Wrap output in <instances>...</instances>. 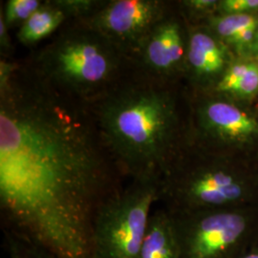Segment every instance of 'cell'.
<instances>
[{
  "label": "cell",
  "mask_w": 258,
  "mask_h": 258,
  "mask_svg": "<svg viewBox=\"0 0 258 258\" xmlns=\"http://www.w3.org/2000/svg\"><path fill=\"white\" fill-rule=\"evenodd\" d=\"M124 179L89 106L18 59L0 87L2 229L58 258H92L96 213Z\"/></svg>",
  "instance_id": "6da1fadb"
},
{
  "label": "cell",
  "mask_w": 258,
  "mask_h": 258,
  "mask_svg": "<svg viewBox=\"0 0 258 258\" xmlns=\"http://www.w3.org/2000/svg\"><path fill=\"white\" fill-rule=\"evenodd\" d=\"M182 83L135 69L88 105L125 179L161 182L188 147L189 97Z\"/></svg>",
  "instance_id": "7a4b0ae2"
},
{
  "label": "cell",
  "mask_w": 258,
  "mask_h": 258,
  "mask_svg": "<svg viewBox=\"0 0 258 258\" xmlns=\"http://www.w3.org/2000/svg\"><path fill=\"white\" fill-rule=\"evenodd\" d=\"M25 58L57 91L87 105L135 70L131 57L83 20L68 21Z\"/></svg>",
  "instance_id": "3957f363"
},
{
  "label": "cell",
  "mask_w": 258,
  "mask_h": 258,
  "mask_svg": "<svg viewBox=\"0 0 258 258\" xmlns=\"http://www.w3.org/2000/svg\"><path fill=\"white\" fill-rule=\"evenodd\" d=\"M159 203L173 214L258 206V163L188 145L161 180Z\"/></svg>",
  "instance_id": "277c9868"
},
{
  "label": "cell",
  "mask_w": 258,
  "mask_h": 258,
  "mask_svg": "<svg viewBox=\"0 0 258 258\" xmlns=\"http://www.w3.org/2000/svg\"><path fill=\"white\" fill-rule=\"evenodd\" d=\"M160 182L129 180L101 205L94 218L92 258H139Z\"/></svg>",
  "instance_id": "5b68a950"
},
{
  "label": "cell",
  "mask_w": 258,
  "mask_h": 258,
  "mask_svg": "<svg viewBox=\"0 0 258 258\" xmlns=\"http://www.w3.org/2000/svg\"><path fill=\"white\" fill-rule=\"evenodd\" d=\"M188 143L205 152L255 162L258 112L212 93L189 95ZM258 163V162H255Z\"/></svg>",
  "instance_id": "8992f818"
},
{
  "label": "cell",
  "mask_w": 258,
  "mask_h": 258,
  "mask_svg": "<svg viewBox=\"0 0 258 258\" xmlns=\"http://www.w3.org/2000/svg\"><path fill=\"white\" fill-rule=\"evenodd\" d=\"M171 214L180 258H241L258 248V206Z\"/></svg>",
  "instance_id": "52a82bcc"
},
{
  "label": "cell",
  "mask_w": 258,
  "mask_h": 258,
  "mask_svg": "<svg viewBox=\"0 0 258 258\" xmlns=\"http://www.w3.org/2000/svg\"><path fill=\"white\" fill-rule=\"evenodd\" d=\"M174 2L164 0H106L88 25L133 59L149 32Z\"/></svg>",
  "instance_id": "ba28073f"
},
{
  "label": "cell",
  "mask_w": 258,
  "mask_h": 258,
  "mask_svg": "<svg viewBox=\"0 0 258 258\" xmlns=\"http://www.w3.org/2000/svg\"><path fill=\"white\" fill-rule=\"evenodd\" d=\"M187 41V23L174 2L133 57L135 69L165 82L183 83Z\"/></svg>",
  "instance_id": "9c48e42d"
},
{
  "label": "cell",
  "mask_w": 258,
  "mask_h": 258,
  "mask_svg": "<svg viewBox=\"0 0 258 258\" xmlns=\"http://www.w3.org/2000/svg\"><path fill=\"white\" fill-rule=\"evenodd\" d=\"M187 26L183 83L189 95L212 92L236 57L205 25Z\"/></svg>",
  "instance_id": "30bf717a"
},
{
  "label": "cell",
  "mask_w": 258,
  "mask_h": 258,
  "mask_svg": "<svg viewBox=\"0 0 258 258\" xmlns=\"http://www.w3.org/2000/svg\"><path fill=\"white\" fill-rule=\"evenodd\" d=\"M203 25L228 47L236 58L249 57L258 28V15H215Z\"/></svg>",
  "instance_id": "8fae6325"
},
{
  "label": "cell",
  "mask_w": 258,
  "mask_h": 258,
  "mask_svg": "<svg viewBox=\"0 0 258 258\" xmlns=\"http://www.w3.org/2000/svg\"><path fill=\"white\" fill-rule=\"evenodd\" d=\"M139 258H180L174 217L164 207L150 214Z\"/></svg>",
  "instance_id": "7c38bea8"
},
{
  "label": "cell",
  "mask_w": 258,
  "mask_h": 258,
  "mask_svg": "<svg viewBox=\"0 0 258 258\" xmlns=\"http://www.w3.org/2000/svg\"><path fill=\"white\" fill-rule=\"evenodd\" d=\"M210 93L235 102H250L258 95V60L235 58Z\"/></svg>",
  "instance_id": "4fadbf2b"
},
{
  "label": "cell",
  "mask_w": 258,
  "mask_h": 258,
  "mask_svg": "<svg viewBox=\"0 0 258 258\" xmlns=\"http://www.w3.org/2000/svg\"><path fill=\"white\" fill-rule=\"evenodd\" d=\"M70 21L64 11L54 0H44L42 5L17 31V39L21 45L35 48L48 40Z\"/></svg>",
  "instance_id": "5bb4252c"
},
{
  "label": "cell",
  "mask_w": 258,
  "mask_h": 258,
  "mask_svg": "<svg viewBox=\"0 0 258 258\" xmlns=\"http://www.w3.org/2000/svg\"><path fill=\"white\" fill-rule=\"evenodd\" d=\"M3 233L10 258H58L50 250L26 237L4 230Z\"/></svg>",
  "instance_id": "9a60e30c"
},
{
  "label": "cell",
  "mask_w": 258,
  "mask_h": 258,
  "mask_svg": "<svg viewBox=\"0 0 258 258\" xmlns=\"http://www.w3.org/2000/svg\"><path fill=\"white\" fill-rule=\"evenodd\" d=\"M44 0H7L1 4L0 14L10 30H19L37 11Z\"/></svg>",
  "instance_id": "2e32d148"
},
{
  "label": "cell",
  "mask_w": 258,
  "mask_h": 258,
  "mask_svg": "<svg viewBox=\"0 0 258 258\" xmlns=\"http://www.w3.org/2000/svg\"><path fill=\"white\" fill-rule=\"evenodd\" d=\"M178 9L189 25H203L218 14L219 0H183L177 2Z\"/></svg>",
  "instance_id": "e0dca14e"
},
{
  "label": "cell",
  "mask_w": 258,
  "mask_h": 258,
  "mask_svg": "<svg viewBox=\"0 0 258 258\" xmlns=\"http://www.w3.org/2000/svg\"><path fill=\"white\" fill-rule=\"evenodd\" d=\"M70 20L89 19L105 4L106 0H54Z\"/></svg>",
  "instance_id": "ac0fdd59"
},
{
  "label": "cell",
  "mask_w": 258,
  "mask_h": 258,
  "mask_svg": "<svg viewBox=\"0 0 258 258\" xmlns=\"http://www.w3.org/2000/svg\"><path fill=\"white\" fill-rule=\"evenodd\" d=\"M217 15H258V0H219Z\"/></svg>",
  "instance_id": "d6986e66"
},
{
  "label": "cell",
  "mask_w": 258,
  "mask_h": 258,
  "mask_svg": "<svg viewBox=\"0 0 258 258\" xmlns=\"http://www.w3.org/2000/svg\"><path fill=\"white\" fill-rule=\"evenodd\" d=\"M15 51L10 30L3 16L0 14V55L2 58H13Z\"/></svg>",
  "instance_id": "ffe728a7"
},
{
  "label": "cell",
  "mask_w": 258,
  "mask_h": 258,
  "mask_svg": "<svg viewBox=\"0 0 258 258\" xmlns=\"http://www.w3.org/2000/svg\"><path fill=\"white\" fill-rule=\"evenodd\" d=\"M249 57L258 60V28L256 34H255V37H254L253 43H252V46H251V51H250Z\"/></svg>",
  "instance_id": "44dd1931"
},
{
  "label": "cell",
  "mask_w": 258,
  "mask_h": 258,
  "mask_svg": "<svg viewBox=\"0 0 258 258\" xmlns=\"http://www.w3.org/2000/svg\"><path fill=\"white\" fill-rule=\"evenodd\" d=\"M241 258H258V248L250 250L247 254Z\"/></svg>",
  "instance_id": "7402d4cb"
}]
</instances>
